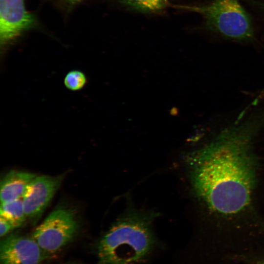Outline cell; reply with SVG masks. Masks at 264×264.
I'll use <instances>...</instances> for the list:
<instances>
[{"instance_id":"4","label":"cell","mask_w":264,"mask_h":264,"mask_svg":"<svg viewBox=\"0 0 264 264\" xmlns=\"http://www.w3.org/2000/svg\"><path fill=\"white\" fill-rule=\"evenodd\" d=\"M78 223L70 209L53 210L33 232L32 237L45 254L54 253L72 241Z\"/></svg>"},{"instance_id":"1","label":"cell","mask_w":264,"mask_h":264,"mask_svg":"<svg viewBox=\"0 0 264 264\" xmlns=\"http://www.w3.org/2000/svg\"><path fill=\"white\" fill-rule=\"evenodd\" d=\"M264 128V106L245 110L186 155L192 190L211 215L236 219L252 208L258 170L253 144Z\"/></svg>"},{"instance_id":"14","label":"cell","mask_w":264,"mask_h":264,"mask_svg":"<svg viewBox=\"0 0 264 264\" xmlns=\"http://www.w3.org/2000/svg\"><path fill=\"white\" fill-rule=\"evenodd\" d=\"M263 8H264V6H263Z\"/></svg>"},{"instance_id":"13","label":"cell","mask_w":264,"mask_h":264,"mask_svg":"<svg viewBox=\"0 0 264 264\" xmlns=\"http://www.w3.org/2000/svg\"><path fill=\"white\" fill-rule=\"evenodd\" d=\"M66 0L69 2V3L74 4V3H79L83 0Z\"/></svg>"},{"instance_id":"5","label":"cell","mask_w":264,"mask_h":264,"mask_svg":"<svg viewBox=\"0 0 264 264\" xmlns=\"http://www.w3.org/2000/svg\"><path fill=\"white\" fill-rule=\"evenodd\" d=\"M35 23L23 0H0V43L6 48Z\"/></svg>"},{"instance_id":"11","label":"cell","mask_w":264,"mask_h":264,"mask_svg":"<svg viewBox=\"0 0 264 264\" xmlns=\"http://www.w3.org/2000/svg\"><path fill=\"white\" fill-rule=\"evenodd\" d=\"M64 85L68 90L77 91L83 89L88 83L86 74L78 69L68 71L64 79Z\"/></svg>"},{"instance_id":"7","label":"cell","mask_w":264,"mask_h":264,"mask_svg":"<svg viewBox=\"0 0 264 264\" xmlns=\"http://www.w3.org/2000/svg\"><path fill=\"white\" fill-rule=\"evenodd\" d=\"M45 254L32 237L11 234L0 242V264H41Z\"/></svg>"},{"instance_id":"10","label":"cell","mask_w":264,"mask_h":264,"mask_svg":"<svg viewBox=\"0 0 264 264\" xmlns=\"http://www.w3.org/2000/svg\"><path fill=\"white\" fill-rule=\"evenodd\" d=\"M120 1L133 9L148 13L160 11L169 4L167 0H120Z\"/></svg>"},{"instance_id":"2","label":"cell","mask_w":264,"mask_h":264,"mask_svg":"<svg viewBox=\"0 0 264 264\" xmlns=\"http://www.w3.org/2000/svg\"><path fill=\"white\" fill-rule=\"evenodd\" d=\"M153 211L129 209L100 240L97 254L102 264H135L144 261L157 244Z\"/></svg>"},{"instance_id":"9","label":"cell","mask_w":264,"mask_h":264,"mask_svg":"<svg viewBox=\"0 0 264 264\" xmlns=\"http://www.w3.org/2000/svg\"><path fill=\"white\" fill-rule=\"evenodd\" d=\"M0 217L8 220L15 229L22 226L27 219L22 199L19 198L1 203Z\"/></svg>"},{"instance_id":"6","label":"cell","mask_w":264,"mask_h":264,"mask_svg":"<svg viewBox=\"0 0 264 264\" xmlns=\"http://www.w3.org/2000/svg\"><path fill=\"white\" fill-rule=\"evenodd\" d=\"M62 180V176H36L29 184L22 199L25 215L32 222L40 218Z\"/></svg>"},{"instance_id":"12","label":"cell","mask_w":264,"mask_h":264,"mask_svg":"<svg viewBox=\"0 0 264 264\" xmlns=\"http://www.w3.org/2000/svg\"><path fill=\"white\" fill-rule=\"evenodd\" d=\"M14 229L13 226L8 220L0 217V235L1 238L7 235Z\"/></svg>"},{"instance_id":"8","label":"cell","mask_w":264,"mask_h":264,"mask_svg":"<svg viewBox=\"0 0 264 264\" xmlns=\"http://www.w3.org/2000/svg\"><path fill=\"white\" fill-rule=\"evenodd\" d=\"M36 176L34 174L20 171L8 172L0 182L1 203L22 198L27 187Z\"/></svg>"},{"instance_id":"3","label":"cell","mask_w":264,"mask_h":264,"mask_svg":"<svg viewBox=\"0 0 264 264\" xmlns=\"http://www.w3.org/2000/svg\"><path fill=\"white\" fill-rule=\"evenodd\" d=\"M182 7L200 14L208 28L227 38L246 40L254 36L250 17L239 0H214L206 4Z\"/></svg>"}]
</instances>
